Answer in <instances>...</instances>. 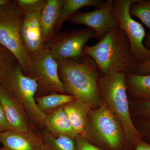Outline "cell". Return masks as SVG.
<instances>
[{"label":"cell","mask_w":150,"mask_h":150,"mask_svg":"<svg viewBox=\"0 0 150 150\" xmlns=\"http://www.w3.org/2000/svg\"><path fill=\"white\" fill-rule=\"evenodd\" d=\"M83 52L96 62L102 75L110 71L135 73L139 64L131 55L128 37L117 25L96 44L86 45Z\"/></svg>","instance_id":"obj_1"},{"label":"cell","mask_w":150,"mask_h":150,"mask_svg":"<svg viewBox=\"0 0 150 150\" xmlns=\"http://www.w3.org/2000/svg\"><path fill=\"white\" fill-rule=\"evenodd\" d=\"M59 63V74L66 94L99 107L100 98L98 82L102 75L96 62L84 53L81 62L67 60Z\"/></svg>","instance_id":"obj_2"},{"label":"cell","mask_w":150,"mask_h":150,"mask_svg":"<svg viewBox=\"0 0 150 150\" xmlns=\"http://www.w3.org/2000/svg\"><path fill=\"white\" fill-rule=\"evenodd\" d=\"M126 74L110 71L98 80L100 100L117 117L125 131L126 144L135 147L142 141L143 135L134 126L129 110L126 86Z\"/></svg>","instance_id":"obj_3"},{"label":"cell","mask_w":150,"mask_h":150,"mask_svg":"<svg viewBox=\"0 0 150 150\" xmlns=\"http://www.w3.org/2000/svg\"><path fill=\"white\" fill-rule=\"evenodd\" d=\"M81 135L92 144L105 150H121L126 144L122 124L101 100L99 107L89 112Z\"/></svg>","instance_id":"obj_4"},{"label":"cell","mask_w":150,"mask_h":150,"mask_svg":"<svg viewBox=\"0 0 150 150\" xmlns=\"http://www.w3.org/2000/svg\"><path fill=\"white\" fill-rule=\"evenodd\" d=\"M1 85L11 94L33 120L44 125L47 115L38 107L35 97L38 84L24 74L18 62L7 70Z\"/></svg>","instance_id":"obj_5"},{"label":"cell","mask_w":150,"mask_h":150,"mask_svg":"<svg viewBox=\"0 0 150 150\" xmlns=\"http://www.w3.org/2000/svg\"><path fill=\"white\" fill-rule=\"evenodd\" d=\"M23 17L24 13L15 1L0 7V44L13 54L24 72L29 65L30 56L21 36Z\"/></svg>","instance_id":"obj_6"},{"label":"cell","mask_w":150,"mask_h":150,"mask_svg":"<svg viewBox=\"0 0 150 150\" xmlns=\"http://www.w3.org/2000/svg\"><path fill=\"white\" fill-rule=\"evenodd\" d=\"M139 0H113L112 13L117 26L128 37L130 52L139 64L150 60V50L146 48L144 41L146 31L142 25L132 18L130 7Z\"/></svg>","instance_id":"obj_7"},{"label":"cell","mask_w":150,"mask_h":150,"mask_svg":"<svg viewBox=\"0 0 150 150\" xmlns=\"http://www.w3.org/2000/svg\"><path fill=\"white\" fill-rule=\"evenodd\" d=\"M96 38L93 30L88 28L66 31L54 34L45 43L44 48L50 51L57 62L67 60L81 61L86 43Z\"/></svg>","instance_id":"obj_8"},{"label":"cell","mask_w":150,"mask_h":150,"mask_svg":"<svg viewBox=\"0 0 150 150\" xmlns=\"http://www.w3.org/2000/svg\"><path fill=\"white\" fill-rule=\"evenodd\" d=\"M30 56L29 65L24 73L37 82L38 89L66 94L59 76V63L50 51L44 48Z\"/></svg>","instance_id":"obj_9"},{"label":"cell","mask_w":150,"mask_h":150,"mask_svg":"<svg viewBox=\"0 0 150 150\" xmlns=\"http://www.w3.org/2000/svg\"><path fill=\"white\" fill-rule=\"evenodd\" d=\"M113 0H107L99 8L76 13L67 20L75 25L83 24L93 30L99 41L112 28L117 25L112 13Z\"/></svg>","instance_id":"obj_10"},{"label":"cell","mask_w":150,"mask_h":150,"mask_svg":"<svg viewBox=\"0 0 150 150\" xmlns=\"http://www.w3.org/2000/svg\"><path fill=\"white\" fill-rule=\"evenodd\" d=\"M40 13H24L21 36L24 48L29 55L42 50L45 45L40 25Z\"/></svg>","instance_id":"obj_11"},{"label":"cell","mask_w":150,"mask_h":150,"mask_svg":"<svg viewBox=\"0 0 150 150\" xmlns=\"http://www.w3.org/2000/svg\"><path fill=\"white\" fill-rule=\"evenodd\" d=\"M0 104L5 113L11 130L21 132L29 131L22 107L2 85H0Z\"/></svg>","instance_id":"obj_12"},{"label":"cell","mask_w":150,"mask_h":150,"mask_svg":"<svg viewBox=\"0 0 150 150\" xmlns=\"http://www.w3.org/2000/svg\"><path fill=\"white\" fill-rule=\"evenodd\" d=\"M0 142L6 150H43L42 140L29 131H5L0 134Z\"/></svg>","instance_id":"obj_13"},{"label":"cell","mask_w":150,"mask_h":150,"mask_svg":"<svg viewBox=\"0 0 150 150\" xmlns=\"http://www.w3.org/2000/svg\"><path fill=\"white\" fill-rule=\"evenodd\" d=\"M44 126L47 131L55 137H67L75 139L78 135L62 106L52 110L46 115Z\"/></svg>","instance_id":"obj_14"},{"label":"cell","mask_w":150,"mask_h":150,"mask_svg":"<svg viewBox=\"0 0 150 150\" xmlns=\"http://www.w3.org/2000/svg\"><path fill=\"white\" fill-rule=\"evenodd\" d=\"M64 2V0H46V5L40 15V25L45 44L55 34L54 29Z\"/></svg>","instance_id":"obj_15"},{"label":"cell","mask_w":150,"mask_h":150,"mask_svg":"<svg viewBox=\"0 0 150 150\" xmlns=\"http://www.w3.org/2000/svg\"><path fill=\"white\" fill-rule=\"evenodd\" d=\"M62 107L76 133L78 135H81L89 112L93 109L92 105L76 98L64 105Z\"/></svg>","instance_id":"obj_16"},{"label":"cell","mask_w":150,"mask_h":150,"mask_svg":"<svg viewBox=\"0 0 150 150\" xmlns=\"http://www.w3.org/2000/svg\"><path fill=\"white\" fill-rule=\"evenodd\" d=\"M127 93L140 100H150V75L126 74Z\"/></svg>","instance_id":"obj_17"},{"label":"cell","mask_w":150,"mask_h":150,"mask_svg":"<svg viewBox=\"0 0 150 150\" xmlns=\"http://www.w3.org/2000/svg\"><path fill=\"white\" fill-rule=\"evenodd\" d=\"M104 2L102 0H64L55 29L60 30L64 22L76 13L81 8L86 6L99 8Z\"/></svg>","instance_id":"obj_18"},{"label":"cell","mask_w":150,"mask_h":150,"mask_svg":"<svg viewBox=\"0 0 150 150\" xmlns=\"http://www.w3.org/2000/svg\"><path fill=\"white\" fill-rule=\"evenodd\" d=\"M76 99L73 96L63 93H54L35 98L38 107L42 112H51L57 108L63 106Z\"/></svg>","instance_id":"obj_19"},{"label":"cell","mask_w":150,"mask_h":150,"mask_svg":"<svg viewBox=\"0 0 150 150\" xmlns=\"http://www.w3.org/2000/svg\"><path fill=\"white\" fill-rule=\"evenodd\" d=\"M43 137V150H77L76 143L74 139L55 137L47 131Z\"/></svg>","instance_id":"obj_20"},{"label":"cell","mask_w":150,"mask_h":150,"mask_svg":"<svg viewBox=\"0 0 150 150\" xmlns=\"http://www.w3.org/2000/svg\"><path fill=\"white\" fill-rule=\"evenodd\" d=\"M129 12L131 17L139 19L150 30V0H139L130 7Z\"/></svg>","instance_id":"obj_21"},{"label":"cell","mask_w":150,"mask_h":150,"mask_svg":"<svg viewBox=\"0 0 150 150\" xmlns=\"http://www.w3.org/2000/svg\"><path fill=\"white\" fill-rule=\"evenodd\" d=\"M15 1L23 13H41L46 3L45 0H16Z\"/></svg>","instance_id":"obj_22"},{"label":"cell","mask_w":150,"mask_h":150,"mask_svg":"<svg viewBox=\"0 0 150 150\" xmlns=\"http://www.w3.org/2000/svg\"><path fill=\"white\" fill-rule=\"evenodd\" d=\"M17 62L13 54L0 44V85L7 70Z\"/></svg>","instance_id":"obj_23"},{"label":"cell","mask_w":150,"mask_h":150,"mask_svg":"<svg viewBox=\"0 0 150 150\" xmlns=\"http://www.w3.org/2000/svg\"><path fill=\"white\" fill-rule=\"evenodd\" d=\"M75 140L77 150H105L92 144L81 135H78Z\"/></svg>","instance_id":"obj_24"},{"label":"cell","mask_w":150,"mask_h":150,"mask_svg":"<svg viewBox=\"0 0 150 150\" xmlns=\"http://www.w3.org/2000/svg\"><path fill=\"white\" fill-rule=\"evenodd\" d=\"M10 130V128L5 113L0 104V134Z\"/></svg>","instance_id":"obj_25"},{"label":"cell","mask_w":150,"mask_h":150,"mask_svg":"<svg viewBox=\"0 0 150 150\" xmlns=\"http://www.w3.org/2000/svg\"><path fill=\"white\" fill-rule=\"evenodd\" d=\"M139 112L141 115L150 118V100H140Z\"/></svg>","instance_id":"obj_26"},{"label":"cell","mask_w":150,"mask_h":150,"mask_svg":"<svg viewBox=\"0 0 150 150\" xmlns=\"http://www.w3.org/2000/svg\"><path fill=\"white\" fill-rule=\"evenodd\" d=\"M135 73L138 75H150V60L138 65Z\"/></svg>","instance_id":"obj_27"},{"label":"cell","mask_w":150,"mask_h":150,"mask_svg":"<svg viewBox=\"0 0 150 150\" xmlns=\"http://www.w3.org/2000/svg\"><path fill=\"white\" fill-rule=\"evenodd\" d=\"M134 150H150V145L142 141L138 143Z\"/></svg>","instance_id":"obj_28"},{"label":"cell","mask_w":150,"mask_h":150,"mask_svg":"<svg viewBox=\"0 0 150 150\" xmlns=\"http://www.w3.org/2000/svg\"><path fill=\"white\" fill-rule=\"evenodd\" d=\"M142 128L145 134L150 137V120L143 121L142 123Z\"/></svg>","instance_id":"obj_29"},{"label":"cell","mask_w":150,"mask_h":150,"mask_svg":"<svg viewBox=\"0 0 150 150\" xmlns=\"http://www.w3.org/2000/svg\"><path fill=\"white\" fill-rule=\"evenodd\" d=\"M144 45L146 48L150 50V33L149 35H146L144 40Z\"/></svg>","instance_id":"obj_30"},{"label":"cell","mask_w":150,"mask_h":150,"mask_svg":"<svg viewBox=\"0 0 150 150\" xmlns=\"http://www.w3.org/2000/svg\"><path fill=\"white\" fill-rule=\"evenodd\" d=\"M11 0H0V7L10 2Z\"/></svg>","instance_id":"obj_31"},{"label":"cell","mask_w":150,"mask_h":150,"mask_svg":"<svg viewBox=\"0 0 150 150\" xmlns=\"http://www.w3.org/2000/svg\"><path fill=\"white\" fill-rule=\"evenodd\" d=\"M0 150H6L3 147L1 148H0Z\"/></svg>","instance_id":"obj_32"}]
</instances>
